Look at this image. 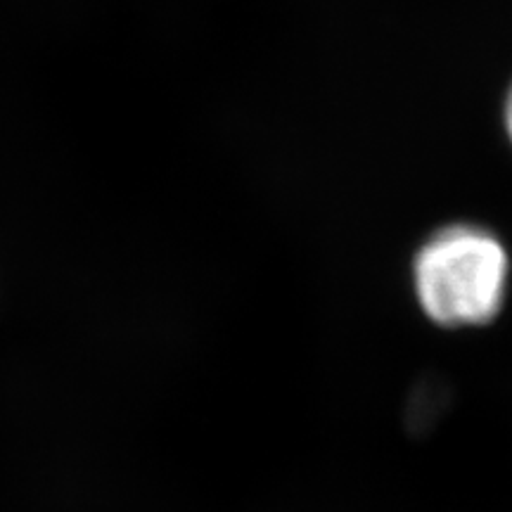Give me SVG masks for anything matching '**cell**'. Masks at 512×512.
I'll list each match as a JSON object with an SVG mask.
<instances>
[{
  "mask_svg": "<svg viewBox=\"0 0 512 512\" xmlns=\"http://www.w3.org/2000/svg\"><path fill=\"white\" fill-rule=\"evenodd\" d=\"M510 259L501 240L475 226H451L415 259V292L434 323L446 328L486 325L501 311Z\"/></svg>",
  "mask_w": 512,
  "mask_h": 512,
  "instance_id": "6da1fadb",
  "label": "cell"
},
{
  "mask_svg": "<svg viewBox=\"0 0 512 512\" xmlns=\"http://www.w3.org/2000/svg\"><path fill=\"white\" fill-rule=\"evenodd\" d=\"M505 124H508V133H510V140H512V88H510V95H508V105H505Z\"/></svg>",
  "mask_w": 512,
  "mask_h": 512,
  "instance_id": "7a4b0ae2",
  "label": "cell"
}]
</instances>
